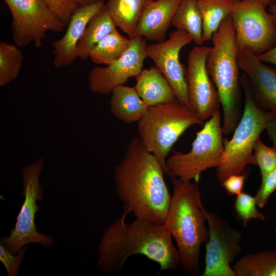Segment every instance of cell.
Listing matches in <instances>:
<instances>
[{"label": "cell", "mask_w": 276, "mask_h": 276, "mask_svg": "<svg viewBox=\"0 0 276 276\" xmlns=\"http://www.w3.org/2000/svg\"><path fill=\"white\" fill-rule=\"evenodd\" d=\"M192 41L183 30L172 32L168 39L147 44L146 55L154 63L172 87L177 100L190 108L185 65L179 61L181 49Z\"/></svg>", "instance_id": "5bb4252c"}, {"label": "cell", "mask_w": 276, "mask_h": 276, "mask_svg": "<svg viewBox=\"0 0 276 276\" xmlns=\"http://www.w3.org/2000/svg\"><path fill=\"white\" fill-rule=\"evenodd\" d=\"M254 157L255 164L260 169L262 179L267 174L276 169V150L266 145L259 137L254 148Z\"/></svg>", "instance_id": "83f0119b"}, {"label": "cell", "mask_w": 276, "mask_h": 276, "mask_svg": "<svg viewBox=\"0 0 276 276\" xmlns=\"http://www.w3.org/2000/svg\"><path fill=\"white\" fill-rule=\"evenodd\" d=\"M131 39L117 29L104 37L93 49L89 58L96 64L108 65L120 58L128 49Z\"/></svg>", "instance_id": "d4e9b609"}, {"label": "cell", "mask_w": 276, "mask_h": 276, "mask_svg": "<svg viewBox=\"0 0 276 276\" xmlns=\"http://www.w3.org/2000/svg\"><path fill=\"white\" fill-rule=\"evenodd\" d=\"M148 0H108L104 7L116 27L129 38L134 37L140 19Z\"/></svg>", "instance_id": "ffe728a7"}, {"label": "cell", "mask_w": 276, "mask_h": 276, "mask_svg": "<svg viewBox=\"0 0 276 276\" xmlns=\"http://www.w3.org/2000/svg\"><path fill=\"white\" fill-rule=\"evenodd\" d=\"M44 160V158L41 157L21 169L24 187L21 195L24 197V203L17 216L15 227L10 231V235L0 239V244L14 255L23 246L30 243H39L43 247H51L53 245L52 237L39 233L35 223V214L40 208L37 202L41 201L43 197L40 176Z\"/></svg>", "instance_id": "ba28073f"}, {"label": "cell", "mask_w": 276, "mask_h": 276, "mask_svg": "<svg viewBox=\"0 0 276 276\" xmlns=\"http://www.w3.org/2000/svg\"><path fill=\"white\" fill-rule=\"evenodd\" d=\"M80 7H85L104 0H74Z\"/></svg>", "instance_id": "e575fe53"}, {"label": "cell", "mask_w": 276, "mask_h": 276, "mask_svg": "<svg viewBox=\"0 0 276 276\" xmlns=\"http://www.w3.org/2000/svg\"><path fill=\"white\" fill-rule=\"evenodd\" d=\"M237 63L248 78L256 105L264 111H276V67L263 64L247 49L238 50Z\"/></svg>", "instance_id": "9a60e30c"}, {"label": "cell", "mask_w": 276, "mask_h": 276, "mask_svg": "<svg viewBox=\"0 0 276 276\" xmlns=\"http://www.w3.org/2000/svg\"><path fill=\"white\" fill-rule=\"evenodd\" d=\"M171 25L188 33L196 45L202 44V19L197 0H181Z\"/></svg>", "instance_id": "603a6c76"}, {"label": "cell", "mask_w": 276, "mask_h": 276, "mask_svg": "<svg viewBox=\"0 0 276 276\" xmlns=\"http://www.w3.org/2000/svg\"><path fill=\"white\" fill-rule=\"evenodd\" d=\"M209 237L202 276H236L231 264L242 250V235L217 214L206 212Z\"/></svg>", "instance_id": "8fae6325"}, {"label": "cell", "mask_w": 276, "mask_h": 276, "mask_svg": "<svg viewBox=\"0 0 276 276\" xmlns=\"http://www.w3.org/2000/svg\"><path fill=\"white\" fill-rule=\"evenodd\" d=\"M210 49L194 47L189 53L185 72L190 108L203 122L219 110L220 105L217 89L206 68Z\"/></svg>", "instance_id": "7c38bea8"}, {"label": "cell", "mask_w": 276, "mask_h": 276, "mask_svg": "<svg viewBox=\"0 0 276 276\" xmlns=\"http://www.w3.org/2000/svg\"><path fill=\"white\" fill-rule=\"evenodd\" d=\"M12 17V38L18 47L33 43L36 48L42 46L48 31L61 33L68 24L56 15L44 0H4Z\"/></svg>", "instance_id": "9c48e42d"}, {"label": "cell", "mask_w": 276, "mask_h": 276, "mask_svg": "<svg viewBox=\"0 0 276 276\" xmlns=\"http://www.w3.org/2000/svg\"><path fill=\"white\" fill-rule=\"evenodd\" d=\"M23 61V55L18 47L0 42V86L3 87L18 76Z\"/></svg>", "instance_id": "484cf974"}, {"label": "cell", "mask_w": 276, "mask_h": 276, "mask_svg": "<svg viewBox=\"0 0 276 276\" xmlns=\"http://www.w3.org/2000/svg\"><path fill=\"white\" fill-rule=\"evenodd\" d=\"M146 40L142 36L131 38L128 49L120 58L106 66L93 68L88 78L90 90L95 94L107 95L116 86L137 75L147 58Z\"/></svg>", "instance_id": "4fadbf2b"}, {"label": "cell", "mask_w": 276, "mask_h": 276, "mask_svg": "<svg viewBox=\"0 0 276 276\" xmlns=\"http://www.w3.org/2000/svg\"><path fill=\"white\" fill-rule=\"evenodd\" d=\"M27 246H23L17 255H15L0 244V260L4 264L8 276H18L19 267L23 262Z\"/></svg>", "instance_id": "f1b7e54d"}, {"label": "cell", "mask_w": 276, "mask_h": 276, "mask_svg": "<svg viewBox=\"0 0 276 276\" xmlns=\"http://www.w3.org/2000/svg\"><path fill=\"white\" fill-rule=\"evenodd\" d=\"M276 190V169L262 179L261 186L255 196L257 205L263 208L268 201L271 194Z\"/></svg>", "instance_id": "f546056e"}, {"label": "cell", "mask_w": 276, "mask_h": 276, "mask_svg": "<svg viewBox=\"0 0 276 276\" xmlns=\"http://www.w3.org/2000/svg\"><path fill=\"white\" fill-rule=\"evenodd\" d=\"M116 27L104 6L90 20L78 42V58L86 60L97 44L106 35L116 30Z\"/></svg>", "instance_id": "44dd1931"}, {"label": "cell", "mask_w": 276, "mask_h": 276, "mask_svg": "<svg viewBox=\"0 0 276 276\" xmlns=\"http://www.w3.org/2000/svg\"><path fill=\"white\" fill-rule=\"evenodd\" d=\"M127 215L124 212L103 233L96 264L102 274L120 271L129 257L138 254L159 264L157 275L181 266L179 251L164 224L136 218L128 223Z\"/></svg>", "instance_id": "7a4b0ae2"}, {"label": "cell", "mask_w": 276, "mask_h": 276, "mask_svg": "<svg viewBox=\"0 0 276 276\" xmlns=\"http://www.w3.org/2000/svg\"><path fill=\"white\" fill-rule=\"evenodd\" d=\"M148 1H154V0H148Z\"/></svg>", "instance_id": "74e56055"}, {"label": "cell", "mask_w": 276, "mask_h": 276, "mask_svg": "<svg viewBox=\"0 0 276 276\" xmlns=\"http://www.w3.org/2000/svg\"><path fill=\"white\" fill-rule=\"evenodd\" d=\"M197 183L172 179L173 194L163 223L177 246L181 266L188 274H198L201 245L209 229Z\"/></svg>", "instance_id": "3957f363"}, {"label": "cell", "mask_w": 276, "mask_h": 276, "mask_svg": "<svg viewBox=\"0 0 276 276\" xmlns=\"http://www.w3.org/2000/svg\"><path fill=\"white\" fill-rule=\"evenodd\" d=\"M135 78L136 83L134 88L148 106L177 99L172 87L155 66L142 70Z\"/></svg>", "instance_id": "ac0fdd59"}, {"label": "cell", "mask_w": 276, "mask_h": 276, "mask_svg": "<svg viewBox=\"0 0 276 276\" xmlns=\"http://www.w3.org/2000/svg\"><path fill=\"white\" fill-rule=\"evenodd\" d=\"M164 174L160 162L138 137H133L121 163L114 168L116 190L124 212L163 224L172 196Z\"/></svg>", "instance_id": "6da1fadb"}, {"label": "cell", "mask_w": 276, "mask_h": 276, "mask_svg": "<svg viewBox=\"0 0 276 276\" xmlns=\"http://www.w3.org/2000/svg\"><path fill=\"white\" fill-rule=\"evenodd\" d=\"M104 1L79 7L72 15L63 36L52 42L56 68L69 66L76 59L77 45L91 18L104 6Z\"/></svg>", "instance_id": "2e32d148"}, {"label": "cell", "mask_w": 276, "mask_h": 276, "mask_svg": "<svg viewBox=\"0 0 276 276\" xmlns=\"http://www.w3.org/2000/svg\"><path fill=\"white\" fill-rule=\"evenodd\" d=\"M257 56L261 61L271 63L276 67V45L268 51Z\"/></svg>", "instance_id": "836d02e7"}, {"label": "cell", "mask_w": 276, "mask_h": 276, "mask_svg": "<svg viewBox=\"0 0 276 276\" xmlns=\"http://www.w3.org/2000/svg\"><path fill=\"white\" fill-rule=\"evenodd\" d=\"M245 177V174L232 175L223 180L221 185L228 193L237 195L242 192Z\"/></svg>", "instance_id": "1f68e13d"}, {"label": "cell", "mask_w": 276, "mask_h": 276, "mask_svg": "<svg viewBox=\"0 0 276 276\" xmlns=\"http://www.w3.org/2000/svg\"><path fill=\"white\" fill-rule=\"evenodd\" d=\"M229 15L238 50L247 49L258 56L276 45L273 16L259 0H235Z\"/></svg>", "instance_id": "30bf717a"}, {"label": "cell", "mask_w": 276, "mask_h": 276, "mask_svg": "<svg viewBox=\"0 0 276 276\" xmlns=\"http://www.w3.org/2000/svg\"><path fill=\"white\" fill-rule=\"evenodd\" d=\"M255 196L244 192L237 195L235 201V210L238 219L246 226L252 219L264 220V216L257 208Z\"/></svg>", "instance_id": "4316f807"}, {"label": "cell", "mask_w": 276, "mask_h": 276, "mask_svg": "<svg viewBox=\"0 0 276 276\" xmlns=\"http://www.w3.org/2000/svg\"><path fill=\"white\" fill-rule=\"evenodd\" d=\"M240 84L245 96L244 107L232 138L223 139V152L216 167L220 182L231 175L242 174L247 165H256L252 154L255 145L273 114V111H263L256 105L244 72L240 76Z\"/></svg>", "instance_id": "5b68a950"}, {"label": "cell", "mask_w": 276, "mask_h": 276, "mask_svg": "<svg viewBox=\"0 0 276 276\" xmlns=\"http://www.w3.org/2000/svg\"><path fill=\"white\" fill-rule=\"evenodd\" d=\"M50 9L68 24L73 13L80 7L74 0H44Z\"/></svg>", "instance_id": "4dcf8cb0"}, {"label": "cell", "mask_w": 276, "mask_h": 276, "mask_svg": "<svg viewBox=\"0 0 276 276\" xmlns=\"http://www.w3.org/2000/svg\"><path fill=\"white\" fill-rule=\"evenodd\" d=\"M274 3H271L269 7V10L271 12V14L272 15L274 24L276 27V0Z\"/></svg>", "instance_id": "d590c367"}, {"label": "cell", "mask_w": 276, "mask_h": 276, "mask_svg": "<svg viewBox=\"0 0 276 276\" xmlns=\"http://www.w3.org/2000/svg\"><path fill=\"white\" fill-rule=\"evenodd\" d=\"M235 0H197L202 19V39L211 40L221 21L229 15Z\"/></svg>", "instance_id": "cb8c5ba5"}, {"label": "cell", "mask_w": 276, "mask_h": 276, "mask_svg": "<svg viewBox=\"0 0 276 276\" xmlns=\"http://www.w3.org/2000/svg\"><path fill=\"white\" fill-rule=\"evenodd\" d=\"M111 94L110 110L123 123L131 124L139 122L149 107L134 87L120 85L113 88Z\"/></svg>", "instance_id": "d6986e66"}, {"label": "cell", "mask_w": 276, "mask_h": 276, "mask_svg": "<svg viewBox=\"0 0 276 276\" xmlns=\"http://www.w3.org/2000/svg\"><path fill=\"white\" fill-rule=\"evenodd\" d=\"M221 120L218 110L196 132L190 151H176L168 156L169 176L184 181L193 179L197 183L203 172L218 165L224 149Z\"/></svg>", "instance_id": "52a82bcc"}, {"label": "cell", "mask_w": 276, "mask_h": 276, "mask_svg": "<svg viewBox=\"0 0 276 276\" xmlns=\"http://www.w3.org/2000/svg\"><path fill=\"white\" fill-rule=\"evenodd\" d=\"M180 1H148L140 19L134 37L142 36L156 42L163 41Z\"/></svg>", "instance_id": "e0dca14e"}, {"label": "cell", "mask_w": 276, "mask_h": 276, "mask_svg": "<svg viewBox=\"0 0 276 276\" xmlns=\"http://www.w3.org/2000/svg\"><path fill=\"white\" fill-rule=\"evenodd\" d=\"M263 6L266 8L267 6L269 5L272 2L275 1V0H259Z\"/></svg>", "instance_id": "8d00e7d4"}, {"label": "cell", "mask_w": 276, "mask_h": 276, "mask_svg": "<svg viewBox=\"0 0 276 276\" xmlns=\"http://www.w3.org/2000/svg\"><path fill=\"white\" fill-rule=\"evenodd\" d=\"M211 40L213 46L206 57V68L218 92L223 109V133L227 135L234 131L243 113L238 49L230 15L223 19Z\"/></svg>", "instance_id": "277c9868"}, {"label": "cell", "mask_w": 276, "mask_h": 276, "mask_svg": "<svg viewBox=\"0 0 276 276\" xmlns=\"http://www.w3.org/2000/svg\"><path fill=\"white\" fill-rule=\"evenodd\" d=\"M233 268L236 276H276V249L246 254Z\"/></svg>", "instance_id": "7402d4cb"}, {"label": "cell", "mask_w": 276, "mask_h": 276, "mask_svg": "<svg viewBox=\"0 0 276 276\" xmlns=\"http://www.w3.org/2000/svg\"><path fill=\"white\" fill-rule=\"evenodd\" d=\"M203 124L189 107L176 99L149 106L137 122V132L144 147L160 162L168 175L166 159L173 145L188 128Z\"/></svg>", "instance_id": "8992f818"}, {"label": "cell", "mask_w": 276, "mask_h": 276, "mask_svg": "<svg viewBox=\"0 0 276 276\" xmlns=\"http://www.w3.org/2000/svg\"><path fill=\"white\" fill-rule=\"evenodd\" d=\"M266 130L272 142L273 147L276 150V111H273V114L268 123Z\"/></svg>", "instance_id": "d6a6232c"}]
</instances>
